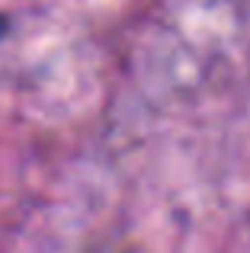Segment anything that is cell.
<instances>
[{
	"instance_id": "1",
	"label": "cell",
	"mask_w": 250,
	"mask_h": 253,
	"mask_svg": "<svg viewBox=\"0 0 250 253\" xmlns=\"http://www.w3.org/2000/svg\"><path fill=\"white\" fill-rule=\"evenodd\" d=\"M10 26H13V23H10V16H6V13L0 10V42H3V39L10 36Z\"/></svg>"
}]
</instances>
